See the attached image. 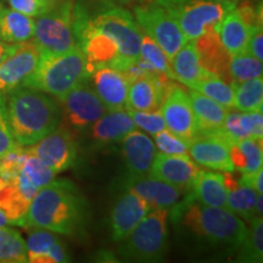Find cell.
<instances>
[{
    "mask_svg": "<svg viewBox=\"0 0 263 263\" xmlns=\"http://www.w3.org/2000/svg\"><path fill=\"white\" fill-rule=\"evenodd\" d=\"M87 215L88 205L80 189L68 179H52L33 197L22 227L73 236L83 232Z\"/></svg>",
    "mask_w": 263,
    "mask_h": 263,
    "instance_id": "1",
    "label": "cell"
},
{
    "mask_svg": "<svg viewBox=\"0 0 263 263\" xmlns=\"http://www.w3.org/2000/svg\"><path fill=\"white\" fill-rule=\"evenodd\" d=\"M11 133L21 146L35 144L60 126L61 108L51 95L20 87L5 94Z\"/></svg>",
    "mask_w": 263,
    "mask_h": 263,
    "instance_id": "2",
    "label": "cell"
},
{
    "mask_svg": "<svg viewBox=\"0 0 263 263\" xmlns=\"http://www.w3.org/2000/svg\"><path fill=\"white\" fill-rule=\"evenodd\" d=\"M171 210L173 221H180L197 238L212 245L239 248L248 230L245 222L228 209L202 205L190 194Z\"/></svg>",
    "mask_w": 263,
    "mask_h": 263,
    "instance_id": "3",
    "label": "cell"
},
{
    "mask_svg": "<svg viewBox=\"0 0 263 263\" xmlns=\"http://www.w3.org/2000/svg\"><path fill=\"white\" fill-rule=\"evenodd\" d=\"M90 72L87 58L78 45L61 54H43L34 72L22 85L41 90L58 100L64 98L72 88L87 81Z\"/></svg>",
    "mask_w": 263,
    "mask_h": 263,
    "instance_id": "4",
    "label": "cell"
},
{
    "mask_svg": "<svg viewBox=\"0 0 263 263\" xmlns=\"http://www.w3.org/2000/svg\"><path fill=\"white\" fill-rule=\"evenodd\" d=\"M78 3L90 24L114 39L121 57L132 60L139 59L143 31L128 10L106 0H98L93 9L83 4V2Z\"/></svg>",
    "mask_w": 263,
    "mask_h": 263,
    "instance_id": "5",
    "label": "cell"
},
{
    "mask_svg": "<svg viewBox=\"0 0 263 263\" xmlns=\"http://www.w3.org/2000/svg\"><path fill=\"white\" fill-rule=\"evenodd\" d=\"M168 210L151 209L136 228L122 240L120 254L138 262H156L163 258L168 245Z\"/></svg>",
    "mask_w": 263,
    "mask_h": 263,
    "instance_id": "6",
    "label": "cell"
},
{
    "mask_svg": "<svg viewBox=\"0 0 263 263\" xmlns=\"http://www.w3.org/2000/svg\"><path fill=\"white\" fill-rule=\"evenodd\" d=\"M176 18L186 41H195L215 29L235 8L234 3L218 0H157Z\"/></svg>",
    "mask_w": 263,
    "mask_h": 263,
    "instance_id": "7",
    "label": "cell"
},
{
    "mask_svg": "<svg viewBox=\"0 0 263 263\" xmlns=\"http://www.w3.org/2000/svg\"><path fill=\"white\" fill-rule=\"evenodd\" d=\"M74 2L55 5L34 18L33 42L43 54H61L77 45L73 33Z\"/></svg>",
    "mask_w": 263,
    "mask_h": 263,
    "instance_id": "8",
    "label": "cell"
},
{
    "mask_svg": "<svg viewBox=\"0 0 263 263\" xmlns=\"http://www.w3.org/2000/svg\"><path fill=\"white\" fill-rule=\"evenodd\" d=\"M134 18L141 31L162 48L170 60L188 42L176 18L157 0H145L137 5Z\"/></svg>",
    "mask_w": 263,
    "mask_h": 263,
    "instance_id": "9",
    "label": "cell"
},
{
    "mask_svg": "<svg viewBox=\"0 0 263 263\" xmlns=\"http://www.w3.org/2000/svg\"><path fill=\"white\" fill-rule=\"evenodd\" d=\"M26 149L55 174L71 168L78 156V146L73 136L61 127L33 145L26 146Z\"/></svg>",
    "mask_w": 263,
    "mask_h": 263,
    "instance_id": "10",
    "label": "cell"
},
{
    "mask_svg": "<svg viewBox=\"0 0 263 263\" xmlns=\"http://www.w3.org/2000/svg\"><path fill=\"white\" fill-rule=\"evenodd\" d=\"M160 110L167 129L180 139L190 143V140L199 134V127L188 90L178 84L171 83L164 94Z\"/></svg>",
    "mask_w": 263,
    "mask_h": 263,
    "instance_id": "11",
    "label": "cell"
},
{
    "mask_svg": "<svg viewBox=\"0 0 263 263\" xmlns=\"http://www.w3.org/2000/svg\"><path fill=\"white\" fill-rule=\"evenodd\" d=\"M230 141L221 128L199 133L189 143V154L194 162L209 170L233 172L234 166L229 156Z\"/></svg>",
    "mask_w": 263,
    "mask_h": 263,
    "instance_id": "12",
    "label": "cell"
},
{
    "mask_svg": "<svg viewBox=\"0 0 263 263\" xmlns=\"http://www.w3.org/2000/svg\"><path fill=\"white\" fill-rule=\"evenodd\" d=\"M59 101L64 105L70 123L78 128L91 126L107 111L103 101L95 93L94 88L88 84L87 81L81 82L72 88Z\"/></svg>",
    "mask_w": 263,
    "mask_h": 263,
    "instance_id": "13",
    "label": "cell"
},
{
    "mask_svg": "<svg viewBox=\"0 0 263 263\" xmlns=\"http://www.w3.org/2000/svg\"><path fill=\"white\" fill-rule=\"evenodd\" d=\"M41 55L33 39L16 45L15 50L0 64V93L6 94L22 85L37 68Z\"/></svg>",
    "mask_w": 263,
    "mask_h": 263,
    "instance_id": "14",
    "label": "cell"
},
{
    "mask_svg": "<svg viewBox=\"0 0 263 263\" xmlns=\"http://www.w3.org/2000/svg\"><path fill=\"white\" fill-rule=\"evenodd\" d=\"M150 210L151 206L145 200L136 193L124 189L117 197L110 216L111 236L114 241H122Z\"/></svg>",
    "mask_w": 263,
    "mask_h": 263,
    "instance_id": "15",
    "label": "cell"
},
{
    "mask_svg": "<svg viewBox=\"0 0 263 263\" xmlns=\"http://www.w3.org/2000/svg\"><path fill=\"white\" fill-rule=\"evenodd\" d=\"M39 190L41 189L21 170L12 182L4 183L0 189V210L12 224L22 227L28 207Z\"/></svg>",
    "mask_w": 263,
    "mask_h": 263,
    "instance_id": "16",
    "label": "cell"
},
{
    "mask_svg": "<svg viewBox=\"0 0 263 263\" xmlns=\"http://www.w3.org/2000/svg\"><path fill=\"white\" fill-rule=\"evenodd\" d=\"M199 171L200 168L189 155L159 153L155 155L149 174L183 192H189Z\"/></svg>",
    "mask_w": 263,
    "mask_h": 263,
    "instance_id": "17",
    "label": "cell"
},
{
    "mask_svg": "<svg viewBox=\"0 0 263 263\" xmlns=\"http://www.w3.org/2000/svg\"><path fill=\"white\" fill-rule=\"evenodd\" d=\"M123 186L124 189L136 193L138 196L145 200L151 209L171 210L180 201L184 193L183 190L170 185L150 174L138 177L127 176L123 180Z\"/></svg>",
    "mask_w": 263,
    "mask_h": 263,
    "instance_id": "18",
    "label": "cell"
},
{
    "mask_svg": "<svg viewBox=\"0 0 263 263\" xmlns=\"http://www.w3.org/2000/svg\"><path fill=\"white\" fill-rule=\"evenodd\" d=\"M121 154L128 176H146L155 159L156 146L146 133L134 129L121 140Z\"/></svg>",
    "mask_w": 263,
    "mask_h": 263,
    "instance_id": "19",
    "label": "cell"
},
{
    "mask_svg": "<svg viewBox=\"0 0 263 263\" xmlns=\"http://www.w3.org/2000/svg\"><path fill=\"white\" fill-rule=\"evenodd\" d=\"M95 93L107 110L126 108L129 82L121 71L111 66H99L89 74Z\"/></svg>",
    "mask_w": 263,
    "mask_h": 263,
    "instance_id": "20",
    "label": "cell"
},
{
    "mask_svg": "<svg viewBox=\"0 0 263 263\" xmlns=\"http://www.w3.org/2000/svg\"><path fill=\"white\" fill-rule=\"evenodd\" d=\"M172 83L168 77H143L130 82L127 94V110H160L163 97Z\"/></svg>",
    "mask_w": 263,
    "mask_h": 263,
    "instance_id": "21",
    "label": "cell"
},
{
    "mask_svg": "<svg viewBox=\"0 0 263 263\" xmlns=\"http://www.w3.org/2000/svg\"><path fill=\"white\" fill-rule=\"evenodd\" d=\"M194 44H195L200 65L202 66L203 70L232 83L229 73L230 54L223 47L216 28L196 38Z\"/></svg>",
    "mask_w": 263,
    "mask_h": 263,
    "instance_id": "22",
    "label": "cell"
},
{
    "mask_svg": "<svg viewBox=\"0 0 263 263\" xmlns=\"http://www.w3.org/2000/svg\"><path fill=\"white\" fill-rule=\"evenodd\" d=\"M26 240L27 262L31 263H62L68 262L67 249L59 239L57 233L42 228H28Z\"/></svg>",
    "mask_w": 263,
    "mask_h": 263,
    "instance_id": "23",
    "label": "cell"
},
{
    "mask_svg": "<svg viewBox=\"0 0 263 263\" xmlns=\"http://www.w3.org/2000/svg\"><path fill=\"white\" fill-rule=\"evenodd\" d=\"M91 126V138L100 145L121 141L128 133L137 129L136 123L126 108L107 110L106 114Z\"/></svg>",
    "mask_w": 263,
    "mask_h": 263,
    "instance_id": "24",
    "label": "cell"
},
{
    "mask_svg": "<svg viewBox=\"0 0 263 263\" xmlns=\"http://www.w3.org/2000/svg\"><path fill=\"white\" fill-rule=\"evenodd\" d=\"M188 193L202 205L227 209V189L221 173L200 170Z\"/></svg>",
    "mask_w": 263,
    "mask_h": 263,
    "instance_id": "25",
    "label": "cell"
},
{
    "mask_svg": "<svg viewBox=\"0 0 263 263\" xmlns=\"http://www.w3.org/2000/svg\"><path fill=\"white\" fill-rule=\"evenodd\" d=\"M171 67L174 74V81H178L186 87H192L197 81L213 76L203 70L200 65L194 41L186 42L174 54V57L171 59Z\"/></svg>",
    "mask_w": 263,
    "mask_h": 263,
    "instance_id": "26",
    "label": "cell"
},
{
    "mask_svg": "<svg viewBox=\"0 0 263 263\" xmlns=\"http://www.w3.org/2000/svg\"><path fill=\"white\" fill-rule=\"evenodd\" d=\"M34 18L11 8L0 5V41L10 45H18L33 39Z\"/></svg>",
    "mask_w": 263,
    "mask_h": 263,
    "instance_id": "27",
    "label": "cell"
},
{
    "mask_svg": "<svg viewBox=\"0 0 263 263\" xmlns=\"http://www.w3.org/2000/svg\"><path fill=\"white\" fill-rule=\"evenodd\" d=\"M190 103H192L194 115L196 117L199 133L211 132L222 128L228 108L216 103L215 100L203 95L200 91L190 88L188 90Z\"/></svg>",
    "mask_w": 263,
    "mask_h": 263,
    "instance_id": "28",
    "label": "cell"
},
{
    "mask_svg": "<svg viewBox=\"0 0 263 263\" xmlns=\"http://www.w3.org/2000/svg\"><path fill=\"white\" fill-rule=\"evenodd\" d=\"M223 47L230 57L246 51L250 37L249 26L242 21L235 8L227 14L216 27Z\"/></svg>",
    "mask_w": 263,
    "mask_h": 263,
    "instance_id": "29",
    "label": "cell"
},
{
    "mask_svg": "<svg viewBox=\"0 0 263 263\" xmlns=\"http://www.w3.org/2000/svg\"><path fill=\"white\" fill-rule=\"evenodd\" d=\"M234 90V107L242 112L262 111L263 105V80L262 77L230 83Z\"/></svg>",
    "mask_w": 263,
    "mask_h": 263,
    "instance_id": "30",
    "label": "cell"
},
{
    "mask_svg": "<svg viewBox=\"0 0 263 263\" xmlns=\"http://www.w3.org/2000/svg\"><path fill=\"white\" fill-rule=\"evenodd\" d=\"M258 194L261 193L239 182L232 189L227 190V209L241 219L251 221L256 216L255 203Z\"/></svg>",
    "mask_w": 263,
    "mask_h": 263,
    "instance_id": "31",
    "label": "cell"
},
{
    "mask_svg": "<svg viewBox=\"0 0 263 263\" xmlns=\"http://www.w3.org/2000/svg\"><path fill=\"white\" fill-rule=\"evenodd\" d=\"M239 261L261 263L263 261V219L262 216H255L250 221L245 238L239 246Z\"/></svg>",
    "mask_w": 263,
    "mask_h": 263,
    "instance_id": "32",
    "label": "cell"
},
{
    "mask_svg": "<svg viewBox=\"0 0 263 263\" xmlns=\"http://www.w3.org/2000/svg\"><path fill=\"white\" fill-rule=\"evenodd\" d=\"M27 262L26 241L18 230L0 227V263Z\"/></svg>",
    "mask_w": 263,
    "mask_h": 263,
    "instance_id": "33",
    "label": "cell"
},
{
    "mask_svg": "<svg viewBox=\"0 0 263 263\" xmlns=\"http://www.w3.org/2000/svg\"><path fill=\"white\" fill-rule=\"evenodd\" d=\"M189 88L200 91V93L215 100L216 103L223 105L228 110L234 107V90H233L232 84L223 81L222 78L211 76V77L197 81Z\"/></svg>",
    "mask_w": 263,
    "mask_h": 263,
    "instance_id": "34",
    "label": "cell"
},
{
    "mask_svg": "<svg viewBox=\"0 0 263 263\" xmlns=\"http://www.w3.org/2000/svg\"><path fill=\"white\" fill-rule=\"evenodd\" d=\"M229 73L232 83H241V82L262 77V61L252 57L249 51H242L240 54L233 55L230 57Z\"/></svg>",
    "mask_w": 263,
    "mask_h": 263,
    "instance_id": "35",
    "label": "cell"
},
{
    "mask_svg": "<svg viewBox=\"0 0 263 263\" xmlns=\"http://www.w3.org/2000/svg\"><path fill=\"white\" fill-rule=\"evenodd\" d=\"M139 58L141 60L145 61L146 64H149L151 67L155 68L156 71L166 74L167 77H170L171 80L174 81V74L172 67H171V60L168 57L162 50V48L144 32L143 37H141Z\"/></svg>",
    "mask_w": 263,
    "mask_h": 263,
    "instance_id": "36",
    "label": "cell"
},
{
    "mask_svg": "<svg viewBox=\"0 0 263 263\" xmlns=\"http://www.w3.org/2000/svg\"><path fill=\"white\" fill-rule=\"evenodd\" d=\"M127 110V108H126ZM129 112L132 120L136 123L138 128L145 132L150 136H155L161 130L166 129V123H164L163 116L161 110L155 111H137V110H127Z\"/></svg>",
    "mask_w": 263,
    "mask_h": 263,
    "instance_id": "37",
    "label": "cell"
},
{
    "mask_svg": "<svg viewBox=\"0 0 263 263\" xmlns=\"http://www.w3.org/2000/svg\"><path fill=\"white\" fill-rule=\"evenodd\" d=\"M27 150V149H26ZM22 171L29 179L32 180L39 189L45 186L55 178V174L50 168H48L45 164H43L37 157L33 156L27 151V157H26L24 164H22Z\"/></svg>",
    "mask_w": 263,
    "mask_h": 263,
    "instance_id": "38",
    "label": "cell"
},
{
    "mask_svg": "<svg viewBox=\"0 0 263 263\" xmlns=\"http://www.w3.org/2000/svg\"><path fill=\"white\" fill-rule=\"evenodd\" d=\"M154 138V143L160 153L167 155H189V143L180 139L167 128L155 134Z\"/></svg>",
    "mask_w": 263,
    "mask_h": 263,
    "instance_id": "39",
    "label": "cell"
},
{
    "mask_svg": "<svg viewBox=\"0 0 263 263\" xmlns=\"http://www.w3.org/2000/svg\"><path fill=\"white\" fill-rule=\"evenodd\" d=\"M236 145L242 151L246 159V170L244 173L255 172L262 168L263 153H262V139L256 138H244L236 141Z\"/></svg>",
    "mask_w": 263,
    "mask_h": 263,
    "instance_id": "40",
    "label": "cell"
},
{
    "mask_svg": "<svg viewBox=\"0 0 263 263\" xmlns=\"http://www.w3.org/2000/svg\"><path fill=\"white\" fill-rule=\"evenodd\" d=\"M17 145L18 144L16 143L9 124L5 94L0 93V157L15 149Z\"/></svg>",
    "mask_w": 263,
    "mask_h": 263,
    "instance_id": "41",
    "label": "cell"
},
{
    "mask_svg": "<svg viewBox=\"0 0 263 263\" xmlns=\"http://www.w3.org/2000/svg\"><path fill=\"white\" fill-rule=\"evenodd\" d=\"M9 6L29 17L35 18L52 8L48 0H6Z\"/></svg>",
    "mask_w": 263,
    "mask_h": 263,
    "instance_id": "42",
    "label": "cell"
},
{
    "mask_svg": "<svg viewBox=\"0 0 263 263\" xmlns=\"http://www.w3.org/2000/svg\"><path fill=\"white\" fill-rule=\"evenodd\" d=\"M252 57L258 59L259 61L263 60V32L262 26H256V27L250 28V37L248 42V49Z\"/></svg>",
    "mask_w": 263,
    "mask_h": 263,
    "instance_id": "43",
    "label": "cell"
},
{
    "mask_svg": "<svg viewBox=\"0 0 263 263\" xmlns=\"http://www.w3.org/2000/svg\"><path fill=\"white\" fill-rule=\"evenodd\" d=\"M239 182L245 185L251 186L257 193H263V168H259L251 173H242V177Z\"/></svg>",
    "mask_w": 263,
    "mask_h": 263,
    "instance_id": "44",
    "label": "cell"
},
{
    "mask_svg": "<svg viewBox=\"0 0 263 263\" xmlns=\"http://www.w3.org/2000/svg\"><path fill=\"white\" fill-rule=\"evenodd\" d=\"M15 48H16V45L6 44V43L0 41V64H2V62L4 61L5 59L15 50Z\"/></svg>",
    "mask_w": 263,
    "mask_h": 263,
    "instance_id": "45",
    "label": "cell"
},
{
    "mask_svg": "<svg viewBox=\"0 0 263 263\" xmlns=\"http://www.w3.org/2000/svg\"><path fill=\"white\" fill-rule=\"evenodd\" d=\"M106 2L114 3L117 5H132V4H140V3L145 2V0H106Z\"/></svg>",
    "mask_w": 263,
    "mask_h": 263,
    "instance_id": "46",
    "label": "cell"
},
{
    "mask_svg": "<svg viewBox=\"0 0 263 263\" xmlns=\"http://www.w3.org/2000/svg\"><path fill=\"white\" fill-rule=\"evenodd\" d=\"M262 202H263L262 194H258L257 199H256V203H255V213H256V216H262V213H263Z\"/></svg>",
    "mask_w": 263,
    "mask_h": 263,
    "instance_id": "47",
    "label": "cell"
},
{
    "mask_svg": "<svg viewBox=\"0 0 263 263\" xmlns=\"http://www.w3.org/2000/svg\"><path fill=\"white\" fill-rule=\"evenodd\" d=\"M9 224H12V222L10 221L5 213L0 210V227H8Z\"/></svg>",
    "mask_w": 263,
    "mask_h": 263,
    "instance_id": "48",
    "label": "cell"
},
{
    "mask_svg": "<svg viewBox=\"0 0 263 263\" xmlns=\"http://www.w3.org/2000/svg\"><path fill=\"white\" fill-rule=\"evenodd\" d=\"M49 3H50V4L52 5V6H55V5H59V4H62V3H66V2H70V0H48Z\"/></svg>",
    "mask_w": 263,
    "mask_h": 263,
    "instance_id": "49",
    "label": "cell"
},
{
    "mask_svg": "<svg viewBox=\"0 0 263 263\" xmlns=\"http://www.w3.org/2000/svg\"><path fill=\"white\" fill-rule=\"evenodd\" d=\"M218 2H227V3H234V4H238L240 0H218Z\"/></svg>",
    "mask_w": 263,
    "mask_h": 263,
    "instance_id": "50",
    "label": "cell"
},
{
    "mask_svg": "<svg viewBox=\"0 0 263 263\" xmlns=\"http://www.w3.org/2000/svg\"><path fill=\"white\" fill-rule=\"evenodd\" d=\"M3 185H4V182H3V179L0 178V189L3 188Z\"/></svg>",
    "mask_w": 263,
    "mask_h": 263,
    "instance_id": "51",
    "label": "cell"
},
{
    "mask_svg": "<svg viewBox=\"0 0 263 263\" xmlns=\"http://www.w3.org/2000/svg\"><path fill=\"white\" fill-rule=\"evenodd\" d=\"M4 2H5V0H0V5H2V4H4Z\"/></svg>",
    "mask_w": 263,
    "mask_h": 263,
    "instance_id": "52",
    "label": "cell"
}]
</instances>
